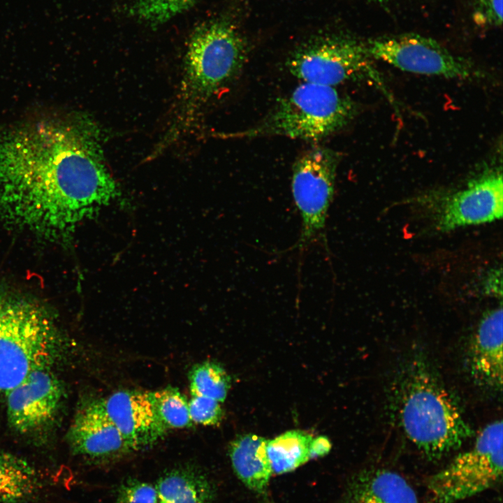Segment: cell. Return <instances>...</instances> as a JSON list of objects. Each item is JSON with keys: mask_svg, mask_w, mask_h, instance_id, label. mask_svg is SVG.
Masks as SVG:
<instances>
[{"mask_svg": "<svg viewBox=\"0 0 503 503\" xmlns=\"http://www.w3.org/2000/svg\"><path fill=\"white\" fill-rule=\"evenodd\" d=\"M121 196L89 121L46 119L0 136V223L6 226L68 242Z\"/></svg>", "mask_w": 503, "mask_h": 503, "instance_id": "obj_1", "label": "cell"}, {"mask_svg": "<svg viewBox=\"0 0 503 503\" xmlns=\"http://www.w3.org/2000/svg\"><path fill=\"white\" fill-rule=\"evenodd\" d=\"M393 397L400 427L430 460L456 450L473 435L451 394L429 362L419 355L403 364Z\"/></svg>", "mask_w": 503, "mask_h": 503, "instance_id": "obj_2", "label": "cell"}, {"mask_svg": "<svg viewBox=\"0 0 503 503\" xmlns=\"http://www.w3.org/2000/svg\"><path fill=\"white\" fill-rule=\"evenodd\" d=\"M246 54L244 40L229 22L215 20L195 29L185 54L173 120L158 144L160 149L190 128L202 106L240 72Z\"/></svg>", "mask_w": 503, "mask_h": 503, "instance_id": "obj_3", "label": "cell"}, {"mask_svg": "<svg viewBox=\"0 0 503 503\" xmlns=\"http://www.w3.org/2000/svg\"><path fill=\"white\" fill-rule=\"evenodd\" d=\"M59 337L45 310L0 289V395L55 358Z\"/></svg>", "mask_w": 503, "mask_h": 503, "instance_id": "obj_4", "label": "cell"}, {"mask_svg": "<svg viewBox=\"0 0 503 503\" xmlns=\"http://www.w3.org/2000/svg\"><path fill=\"white\" fill-rule=\"evenodd\" d=\"M357 112L355 102L335 87L303 82L278 101L256 125L233 136H280L316 141L344 128Z\"/></svg>", "mask_w": 503, "mask_h": 503, "instance_id": "obj_5", "label": "cell"}, {"mask_svg": "<svg viewBox=\"0 0 503 503\" xmlns=\"http://www.w3.org/2000/svg\"><path fill=\"white\" fill-rule=\"evenodd\" d=\"M372 59L365 42L332 35L311 39L299 46L286 66L303 82L335 87L350 81H369L390 99L391 95Z\"/></svg>", "mask_w": 503, "mask_h": 503, "instance_id": "obj_6", "label": "cell"}, {"mask_svg": "<svg viewBox=\"0 0 503 503\" xmlns=\"http://www.w3.org/2000/svg\"><path fill=\"white\" fill-rule=\"evenodd\" d=\"M502 422L486 425L474 446L428 482L429 503H457L497 483L502 474Z\"/></svg>", "mask_w": 503, "mask_h": 503, "instance_id": "obj_7", "label": "cell"}, {"mask_svg": "<svg viewBox=\"0 0 503 503\" xmlns=\"http://www.w3.org/2000/svg\"><path fill=\"white\" fill-rule=\"evenodd\" d=\"M340 160L337 152L314 147L293 164L291 191L301 218V233L296 244L300 251L323 235Z\"/></svg>", "mask_w": 503, "mask_h": 503, "instance_id": "obj_8", "label": "cell"}, {"mask_svg": "<svg viewBox=\"0 0 503 503\" xmlns=\"http://www.w3.org/2000/svg\"><path fill=\"white\" fill-rule=\"evenodd\" d=\"M372 59L402 71L446 78L481 77L469 61L455 56L437 41L414 33L384 36L365 42Z\"/></svg>", "mask_w": 503, "mask_h": 503, "instance_id": "obj_9", "label": "cell"}, {"mask_svg": "<svg viewBox=\"0 0 503 503\" xmlns=\"http://www.w3.org/2000/svg\"><path fill=\"white\" fill-rule=\"evenodd\" d=\"M503 212L502 175L486 172L465 187L446 196L436 212V228L448 231L459 227L501 219Z\"/></svg>", "mask_w": 503, "mask_h": 503, "instance_id": "obj_10", "label": "cell"}, {"mask_svg": "<svg viewBox=\"0 0 503 503\" xmlns=\"http://www.w3.org/2000/svg\"><path fill=\"white\" fill-rule=\"evenodd\" d=\"M62 395L59 381L48 367L33 371L6 394L10 424L22 434L44 428L54 418Z\"/></svg>", "mask_w": 503, "mask_h": 503, "instance_id": "obj_11", "label": "cell"}, {"mask_svg": "<svg viewBox=\"0 0 503 503\" xmlns=\"http://www.w3.org/2000/svg\"><path fill=\"white\" fill-rule=\"evenodd\" d=\"M103 403L131 451L151 447L165 436L167 429L156 413L149 392L119 391Z\"/></svg>", "mask_w": 503, "mask_h": 503, "instance_id": "obj_12", "label": "cell"}, {"mask_svg": "<svg viewBox=\"0 0 503 503\" xmlns=\"http://www.w3.org/2000/svg\"><path fill=\"white\" fill-rule=\"evenodd\" d=\"M73 453L109 458L131 451L107 414L102 399H92L78 411L67 435Z\"/></svg>", "mask_w": 503, "mask_h": 503, "instance_id": "obj_13", "label": "cell"}, {"mask_svg": "<svg viewBox=\"0 0 503 503\" xmlns=\"http://www.w3.org/2000/svg\"><path fill=\"white\" fill-rule=\"evenodd\" d=\"M471 376L476 384L501 390L503 379L502 309L496 307L481 318L468 352Z\"/></svg>", "mask_w": 503, "mask_h": 503, "instance_id": "obj_14", "label": "cell"}, {"mask_svg": "<svg viewBox=\"0 0 503 503\" xmlns=\"http://www.w3.org/2000/svg\"><path fill=\"white\" fill-rule=\"evenodd\" d=\"M344 503H418L411 486L398 472L376 468L361 472L350 484Z\"/></svg>", "mask_w": 503, "mask_h": 503, "instance_id": "obj_15", "label": "cell"}, {"mask_svg": "<svg viewBox=\"0 0 503 503\" xmlns=\"http://www.w3.org/2000/svg\"><path fill=\"white\" fill-rule=\"evenodd\" d=\"M268 440L254 434L237 437L230 444L229 455L238 479L250 490L264 493L272 471L268 457Z\"/></svg>", "mask_w": 503, "mask_h": 503, "instance_id": "obj_16", "label": "cell"}, {"mask_svg": "<svg viewBox=\"0 0 503 503\" xmlns=\"http://www.w3.org/2000/svg\"><path fill=\"white\" fill-rule=\"evenodd\" d=\"M155 488L158 503H211L214 495L212 486L205 476L184 467L163 474Z\"/></svg>", "mask_w": 503, "mask_h": 503, "instance_id": "obj_17", "label": "cell"}, {"mask_svg": "<svg viewBox=\"0 0 503 503\" xmlns=\"http://www.w3.org/2000/svg\"><path fill=\"white\" fill-rule=\"evenodd\" d=\"M41 486L38 472L26 460L0 452V503H24Z\"/></svg>", "mask_w": 503, "mask_h": 503, "instance_id": "obj_18", "label": "cell"}, {"mask_svg": "<svg viewBox=\"0 0 503 503\" xmlns=\"http://www.w3.org/2000/svg\"><path fill=\"white\" fill-rule=\"evenodd\" d=\"M312 439L306 432L291 430L268 440L266 451L272 474L291 472L309 460Z\"/></svg>", "mask_w": 503, "mask_h": 503, "instance_id": "obj_19", "label": "cell"}, {"mask_svg": "<svg viewBox=\"0 0 503 503\" xmlns=\"http://www.w3.org/2000/svg\"><path fill=\"white\" fill-rule=\"evenodd\" d=\"M192 395H200L224 402L230 388V379L219 364L206 361L195 365L189 374Z\"/></svg>", "mask_w": 503, "mask_h": 503, "instance_id": "obj_20", "label": "cell"}, {"mask_svg": "<svg viewBox=\"0 0 503 503\" xmlns=\"http://www.w3.org/2000/svg\"><path fill=\"white\" fill-rule=\"evenodd\" d=\"M149 395L159 418L166 429L184 428L192 425L188 401L180 391L166 388L149 392Z\"/></svg>", "mask_w": 503, "mask_h": 503, "instance_id": "obj_21", "label": "cell"}, {"mask_svg": "<svg viewBox=\"0 0 503 503\" xmlns=\"http://www.w3.org/2000/svg\"><path fill=\"white\" fill-rule=\"evenodd\" d=\"M196 0H131V14L147 24L156 26L189 10Z\"/></svg>", "mask_w": 503, "mask_h": 503, "instance_id": "obj_22", "label": "cell"}, {"mask_svg": "<svg viewBox=\"0 0 503 503\" xmlns=\"http://www.w3.org/2000/svg\"><path fill=\"white\" fill-rule=\"evenodd\" d=\"M189 404V411L193 423L204 425H214L220 423L223 410L219 402L200 395H192Z\"/></svg>", "mask_w": 503, "mask_h": 503, "instance_id": "obj_23", "label": "cell"}, {"mask_svg": "<svg viewBox=\"0 0 503 503\" xmlns=\"http://www.w3.org/2000/svg\"><path fill=\"white\" fill-rule=\"evenodd\" d=\"M115 503H158L155 486L136 479H129L118 488Z\"/></svg>", "mask_w": 503, "mask_h": 503, "instance_id": "obj_24", "label": "cell"}, {"mask_svg": "<svg viewBox=\"0 0 503 503\" xmlns=\"http://www.w3.org/2000/svg\"><path fill=\"white\" fill-rule=\"evenodd\" d=\"M503 0H474L472 18L481 27H499L502 24Z\"/></svg>", "mask_w": 503, "mask_h": 503, "instance_id": "obj_25", "label": "cell"}, {"mask_svg": "<svg viewBox=\"0 0 503 503\" xmlns=\"http://www.w3.org/2000/svg\"><path fill=\"white\" fill-rule=\"evenodd\" d=\"M331 445L328 439L323 436L313 438L310 444L309 456L311 458L322 457L330 450Z\"/></svg>", "mask_w": 503, "mask_h": 503, "instance_id": "obj_26", "label": "cell"}]
</instances>
